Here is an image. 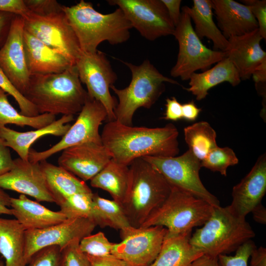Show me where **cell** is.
Returning a JSON list of instances; mask_svg holds the SVG:
<instances>
[{
	"instance_id": "obj_1",
	"label": "cell",
	"mask_w": 266,
	"mask_h": 266,
	"mask_svg": "<svg viewBox=\"0 0 266 266\" xmlns=\"http://www.w3.org/2000/svg\"><path fill=\"white\" fill-rule=\"evenodd\" d=\"M178 134L172 123L148 128L125 125L114 120L105 124L100 135L111 159L129 166L134 160L146 156H176L179 152Z\"/></svg>"
},
{
	"instance_id": "obj_2",
	"label": "cell",
	"mask_w": 266,
	"mask_h": 266,
	"mask_svg": "<svg viewBox=\"0 0 266 266\" xmlns=\"http://www.w3.org/2000/svg\"><path fill=\"white\" fill-rule=\"evenodd\" d=\"M24 96L39 114L55 116L79 114L88 97L75 65L60 73L31 75Z\"/></svg>"
},
{
	"instance_id": "obj_3",
	"label": "cell",
	"mask_w": 266,
	"mask_h": 266,
	"mask_svg": "<svg viewBox=\"0 0 266 266\" xmlns=\"http://www.w3.org/2000/svg\"><path fill=\"white\" fill-rule=\"evenodd\" d=\"M62 10L83 52L96 53L103 41L115 45L130 37L132 26L118 7L111 13L103 14L97 11L91 2L81 0L71 6L63 5Z\"/></svg>"
},
{
	"instance_id": "obj_4",
	"label": "cell",
	"mask_w": 266,
	"mask_h": 266,
	"mask_svg": "<svg viewBox=\"0 0 266 266\" xmlns=\"http://www.w3.org/2000/svg\"><path fill=\"white\" fill-rule=\"evenodd\" d=\"M129 168V187L122 205L131 226L139 228L166 200L171 186L142 158L134 160Z\"/></svg>"
},
{
	"instance_id": "obj_5",
	"label": "cell",
	"mask_w": 266,
	"mask_h": 266,
	"mask_svg": "<svg viewBox=\"0 0 266 266\" xmlns=\"http://www.w3.org/2000/svg\"><path fill=\"white\" fill-rule=\"evenodd\" d=\"M255 233L245 217L236 215L229 205L214 208L207 221L191 235L190 242L203 255L217 258L235 251Z\"/></svg>"
},
{
	"instance_id": "obj_6",
	"label": "cell",
	"mask_w": 266,
	"mask_h": 266,
	"mask_svg": "<svg viewBox=\"0 0 266 266\" xmlns=\"http://www.w3.org/2000/svg\"><path fill=\"white\" fill-rule=\"evenodd\" d=\"M122 62L131 70V82L123 89L117 88L114 85L110 89L118 99L114 111L116 120L125 125L133 126L136 110L140 107L150 108L165 91V83L180 84L163 75L148 60L139 65Z\"/></svg>"
},
{
	"instance_id": "obj_7",
	"label": "cell",
	"mask_w": 266,
	"mask_h": 266,
	"mask_svg": "<svg viewBox=\"0 0 266 266\" xmlns=\"http://www.w3.org/2000/svg\"><path fill=\"white\" fill-rule=\"evenodd\" d=\"M214 207L205 200L171 186L166 200L140 227L160 226L176 234L191 232L207 221Z\"/></svg>"
},
{
	"instance_id": "obj_8",
	"label": "cell",
	"mask_w": 266,
	"mask_h": 266,
	"mask_svg": "<svg viewBox=\"0 0 266 266\" xmlns=\"http://www.w3.org/2000/svg\"><path fill=\"white\" fill-rule=\"evenodd\" d=\"M177 40L179 51L170 75L188 80L199 70H206L226 57L225 52L207 48L196 34L191 19L183 9L173 34Z\"/></svg>"
},
{
	"instance_id": "obj_9",
	"label": "cell",
	"mask_w": 266,
	"mask_h": 266,
	"mask_svg": "<svg viewBox=\"0 0 266 266\" xmlns=\"http://www.w3.org/2000/svg\"><path fill=\"white\" fill-rule=\"evenodd\" d=\"M142 158L156 168L171 186L202 199L214 207L220 206L218 199L202 183L199 175L201 162L189 149L178 156Z\"/></svg>"
},
{
	"instance_id": "obj_10",
	"label": "cell",
	"mask_w": 266,
	"mask_h": 266,
	"mask_svg": "<svg viewBox=\"0 0 266 266\" xmlns=\"http://www.w3.org/2000/svg\"><path fill=\"white\" fill-rule=\"evenodd\" d=\"M106 120H107V114L103 105L88 96L77 119L61 140L44 151L37 152L31 148L29 161L40 162L66 148L83 143L92 142L102 144L99 128Z\"/></svg>"
},
{
	"instance_id": "obj_11",
	"label": "cell",
	"mask_w": 266,
	"mask_h": 266,
	"mask_svg": "<svg viewBox=\"0 0 266 266\" xmlns=\"http://www.w3.org/2000/svg\"><path fill=\"white\" fill-rule=\"evenodd\" d=\"M75 65L81 83L86 86L89 97L103 105L108 121L116 120L114 111L117 102L109 89L118 77L105 54L99 50L94 53L82 52Z\"/></svg>"
},
{
	"instance_id": "obj_12",
	"label": "cell",
	"mask_w": 266,
	"mask_h": 266,
	"mask_svg": "<svg viewBox=\"0 0 266 266\" xmlns=\"http://www.w3.org/2000/svg\"><path fill=\"white\" fill-rule=\"evenodd\" d=\"M23 19L25 30L75 65L82 51L63 11L46 16L31 13Z\"/></svg>"
},
{
	"instance_id": "obj_13",
	"label": "cell",
	"mask_w": 266,
	"mask_h": 266,
	"mask_svg": "<svg viewBox=\"0 0 266 266\" xmlns=\"http://www.w3.org/2000/svg\"><path fill=\"white\" fill-rule=\"evenodd\" d=\"M120 232L122 241L114 243L111 255L130 266H149L160 251L167 229L160 226H130Z\"/></svg>"
},
{
	"instance_id": "obj_14",
	"label": "cell",
	"mask_w": 266,
	"mask_h": 266,
	"mask_svg": "<svg viewBox=\"0 0 266 266\" xmlns=\"http://www.w3.org/2000/svg\"><path fill=\"white\" fill-rule=\"evenodd\" d=\"M110 5H117L145 39L154 41L173 35L175 26L161 0H108Z\"/></svg>"
},
{
	"instance_id": "obj_15",
	"label": "cell",
	"mask_w": 266,
	"mask_h": 266,
	"mask_svg": "<svg viewBox=\"0 0 266 266\" xmlns=\"http://www.w3.org/2000/svg\"><path fill=\"white\" fill-rule=\"evenodd\" d=\"M96 226L90 219L76 218L66 219L44 229L26 231L25 258L27 264L40 250L51 246H58L62 250L73 240H81L91 234Z\"/></svg>"
},
{
	"instance_id": "obj_16",
	"label": "cell",
	"mask_w": 266,
	"mask_h": 266,
	"mask_svg": "<svg viewBox=\"0 0 266 266\" xmlns=\"http://www.w3.org/2000/svg\"><path fill=\"white\" fill-rule=\"evenodd\" d=\"M24 19L13 18L6 39L0 47V66L14 87L23 95L29 86L30 74L23 44Z\"/></svg>"
},
{
	"instance_id": "obj_17",
	"label": "cell",
	"mask_w": 266,
	"mask_h": 266,
	"mask_svg": "<svg viewBox=\"0 0 266 266\" xmlns=\"http://www.w3.org/2000/svg\"><path fill=\"white\" fill-rule=\"evenodd\" d=\"M0 188L31 196L38 201L55 203L39 162L14 159L11 169L0 176Z\"/></svg>"
},
{
	"instance_id": "obj_18",
	"label": "cell",
	"mask_w": 266,
	"mask_h": 266,
	"mask_svg": "<svg viewBox=\"0 0 266 266\" xmlns=\"http://www.w3.org/2000/svg\"><path fill=\"white\" fill-rule=\"evenodd\" d=\"M62 151L58 160L59 166L84 182L91 180L111 159L102 144L85 143Z\"/></svg>"
},
{
	"instance_id": "obj_19",
	"label": "cell",
	"mask_w": 266,
	"mask_h": 266,
	"mask_svg": "<svg viewBox=\"0 0 266 266\" xmlns=\"http://www.w3.org/2000/svg\"><path fill=\"white\" fill-rule=\"evenodd\" d=\"M266 192V155L259 157L249 172L235 185L229 206L236 215H246L259 203Z\"/></svg>"
},
{
	"instance_id": "obj_20",
	"label": "cell",
	"mask_w": 266,
	"mask_h": 266,
	"mask_svg": "<svg viewBox=\"0 0 266 266\" xmlns=\"http://www.w3.org/2000/svg\"><path fill=\"white\" fill-rule=\"evenodd\" d=\"M263 39L257 29L228 39L229 45L225 52L226 57L236 68L241 80L250 79L254 70L266 60V52L260 44Z\"/></svg>"
},
{
	"instance_id": "obj_21",
	"label": "cell",
	"mask_w": 266,
	"mask_h": 266,
	"mask_svg": "<svg viewBox=\"0 0 266 266\" xmlns=\"http://www.w3.org/2000/svg\"><path fill=\"white\" fill-rule=\"evenodd\" d=\"M211 3L220 30L227 39L258 29L248 6L233 0H211Z\"/></svg>"
},
{
	"instance_id": "obj_22",
	"label": "cell",
	"mask_w": 266,
	"mask_h": 266,
	"mask_svg": "<svg viewBox=\"0 0 266 266\" xmlns=\"http://www.w3.org/2000/svg\"><path fill=\"white\" fill-rule=\"evenodd\" d=\"M23 44L30 75L60 73L73 66L63 55L48 47L25 29Z\"/></svg>"
},
{
	"instance_id": "obj_23",
	"label": "cell",
	"mask_w": 266,
	"mask_h": 266,
	"mask_svg": "<svg viewBox=\"0 0 266 266\" xmlns=\"http://www.w3.org/2000/svg\"><path fill=\"white\" fill-rule=\"evenodd\" d=\"M74 120L73 115H63L50 124L38 129L25 132L12 130L6 126H0V137L5 145L14 150L19 158L29 161V154L32 145L39 138L47 135L63 136L67 132Z\"/></svg>"
},
{
	"instance_id": "obj_24",
	"label": "cell",
	"mask_w": 266,
	"mask_h": 266,
	"mask_svg": "<svg viewBox=\"0 0 266 266\" xmlns=\"http://www.w3.org/2000/svg\"><path fill=\"white\" fill-rule=\"evenodd\" d=\"M10 208L26 231L44 229L66 219L61 211H52L23 194L18 198L11 197Z\"/></svg>"
},
{
	"instance_id": "obj_25",
	"label": "cell",
	"mask_w": 266,
	"mask_h": 266,
	"mask_svg": "<svg viewBox=\"0 0 266 266\" xmlns=\"http://www.w3.org/2000/svg\"><path fill=\"white\" fill-rule=\"evenodd\" d=\"M191 233L176 234L167 230L158 256L149 266H191L203 255L191 244Z\"/></svg>"
},
{
	"instance_id": "obj_26",
	"label": "cell",
	"mask_w": 266,
	"mask_h": 266,
	"mask_svg": "<svg viewBox=\"0 0 266 266\" xmlns=\"http://www.w3.org/2000/svg\"><path fill=\"white\" fill-rule=\"evenodd\" d=\"M189 80L190 87L185 89L194 95L198 100L205 99L208 91L219 84L227 82L236 86L241 82L237 70L227 57L210 69L201 73H193Z\"/></svg>"
},
{
	"instance_id": "obj_27",
	"label": "cell",
	"mask_w": 266,
	"mask_h": 266,
	"mask_svg": "<svg viewBox=\"0 0 266 266\" xmlns=\"http://www.w3.org/2000/svg\"><path fill=\"white\" fill-rule=\"evenodd\" d=\"M39 163L48 189L58 205L73 194L92 192L84 181L64 168L46 160Z\"/></svg>"
},
{
	"instance_id": "obj_28",
	"label": "cell",
	"mask_w": 266,
	"mask_h": 266,
	"mask_svg": "<svg viewBox=\"0 0 266 266\" xmlns=\"http://www.w3.org/2000/svg\"><path fill=\"white\" fill-rule=\"evenodd\" d=\"M193 2L192 7L184 6L182 9L193 20L196 34L200 39L206 37L211 40L215 50L225 52L228 40L213 21L211 0H193Z\"/></svg>"
},
{
	"instance_id": "obj_29",
	"label": "cell",
	"mask_w": 266,
	"mask_h": 266,
	"mask_svg": "<svg viewBox=\"0 0 266 266\" xmlns=\"http://www.w3.org/2000/svg\"><path fill=\"white\" fill-rule=\"evenodd\" d=\"M25 232L16 219L0 218V254L4 266H27Z\"/></svg>"
},
{
	"instance_id": "obj_30",
	"label": "cell",
	"mask_w": 266,
	"mask_h": 266,
	"mask_svg": "<svg viewBox=\"0 0 266 266\" xmlns=\"http://www.w3.org/2000/svg\"><path fill=\"white\" fill-rule=\"evenodd\" d=\"M129 180V166L111 159L90 180V184L93 187L107 192L113 200L122 205L128 191Z\"/></svg>"
},
{
	"instance_id": "obj_31",
	"label": "cell",
	"mask_w": 266,
	"mask_h": 266,
	"mask_svg": "<svg viewBox=\"0 0 266 266\" xmlns=\"http://www.w3.org/2000/svg\"><path fill=\"white\" fill-rule=\"evenodd\" d=\"M93 221L101 228L109 227L121 230L131 226L122 205L115 201L93 194Z\"/></svg>"
},
{
	"instance_id": "obj_32",
	"label": "cell",
	"mask_w": 266,
	"mask_h": 266,
	"mask_svg": "<svg viewBox=\"0 0 266 266\" xmlns=\"http://www.w3.org/2000/svg\"><path fill=\"white\" fill-rule=\"evenodd\" d=\"M184 134L189 149L200 162L218 146L216 133L207 122H198L185 127Z\"/></svg>"
},
{
	"instance_id": "obj_33",
	"label": "cell",
	"mask_w": 266,
	"mask_h": 266,
	"mask_svg": "<svg viewBox=\"0 0 266 266\" xmlns=\"http://www.w3.org/2000/svg\"><path fill=\"white\" fill-rule=\"evenodd\" d=\"M8 94L0 88V126L14 124L20 127L28 126L34 129L44 127L56 120L55 115L41 114L28 117L19 112L9 102Z\"/></svg>"
},
{
	"instance_id": "obj_34",
	"label": "cell",
	"mask_w": 266,
	"mask_h": 266,
	"mask_svg": "<svg viewBox=\"0 0 266 266\" xmlns=\"http://www.w3.org/2000/svg\"><path fill=\"white\" fill-rule=\"evenodd\" d=\"M93 192L80 193L67 197L59 205L60 211L66 216V219L83 218L93 221Z\"/></svg>"
},
{
	"instance_id": "obj_35",
	"label": "cell",
	"mask_w": 266,
	"mask_h": 266,
	"mask_svg": "<svg viewBox=\"0 0 266 266\" xmlns=\"http://www.w3.org/2000/svg\"><path fill=\"white\" fill-rule=\"evenodd\" d=\"M238 163V159L232 149L217 146L201 161V166L226 176L228 167Z\"/></svg>"
},
{
	"instance_id": "obj_36",
	"label": "cell",
	"mask_w": 266,
	"mask_h": 266,
	"mask_svg": "<svg viewBox=\"0 0 266 266\" xmlns=\"http://www.w3.org/2000/svg\"><path fill=\"white\" fill-rule=\"evenodd\" d=\"M114 244L108 240L102 232H99L82 238L79 246L80 250L87 256L104 257L111 255Z\"/></svg>"
},
{
	"instance_id": "obj_37",
	"label": "cell",
	"mask_w": 266,
	"mask_h": 266,
	"mask_svg": "<svg viewBox=\"0 0 266 266\" xmlns=\"http://www.w3.org/2000/svg\"><path fill=\"white\" fill-rule=\"evenodd\" d=\"M0 88L15 99L20 108V112L22 115L28 117H34L39 114L34 105L14 87L0 66Z\"/></svg>"
},
{
	"instance_id": "obj_38",
	"label": "cell",
	"mask_w": 266,
	"mask_h": 266,
	"mask_svg": "<svg viewBox=\"0 0 266 266\" xmlns=\"http://www.w3.org/2000/svg\"><path fill=\"white\" fill-rule=\"evenodd\" d=\"M79 239H75L61 250L60 266H92L86 254L80 249Z\"/></svg>"
},
{
	"instance_id": "obj_39",
	"label": "cell",
	"mask_w": 266,
	"mask_h": 266,
	"mask_svg": "<svg viewBox=\"0 0 266 266\" xmlns=\"http://www.w3.org/2000/svg\"><path fill=\"white\" fill-rule=\"evenodd\" d=\"M257 247L250 239L240 245L234 256L220 255L218 256V266H248V260L253 251Z\"/></svg>"
},
{
	"instance_id": "obj_40",
	"label": "cell",
	"mask_w": 266,
	"mask_h": 266,
	"mask_svg": "<svg viewBox=\"0 0 266 266\" xmlns=\"http://www.w3.org/2000/svg\"><path fill=\"white\" fill-rule=\"evenodd\" d=\"M61 255L58 246L46 247L35 253L27 266H60Z\"/></svg>"
},
{
	"instance_id": "obj_41",
	"label": "cell",
	"mask_w": 266,
	"mask_h": 266,
	"mask_svg": "<svg viewBox=\"0 0 266 266\" xmlns=\"http://www.w3.org/2000/svg\"><path fill=\"white\" fill-rule=\"evenodd\" d=\"M30 11L35 15L46 16L63 11L62 6L56 0H24Z\"/></svg>"
},
{
	"instance_id": "obj_42",
	"label": "cell",
	"mask_w": 266,
	"mask_h": 266,
	"mask_svg": "<svg viewBox=\"0 0 266 266\" xmlns=\"http://www.w3.org/2000/svg\"><path fill=\"white\" fill-rule=\"evenodd\" d=\"M243 4L248 6L258 24V30L263 39H266V0H243Z\"/></svg>"
},
{
	"instance_id": "obj_43",
	"label": "cell",
	"mask_w": 266,
	"mask_h": 266,
	"mask_svg": "<svg viewBox=\"0 0 266 266\" xmlns=\"http://www.w3.org/2000/svg\"><path fill=\"white\" fill-rule=\"evenodd\" d=\"M0 12L20 16L23 18L31 13L24 0H0Z\"/></svg>"
},
{
	"instance_id": "obj_44",
	"label": "cell",
	"mask_w": 266,
	"mask_h": 266,
	"mask_svg": "<svg viewBox=\"0 0 266 266\" xmlns=\"http://www.w3.org/2000/svg\"><path fill=\"white\" fill-rule=\"evenodd\" d=\"M255 82L256 89L263 99L266 98V60L253 71L252 76Z\"/></svg>"
},
{
	"instance_id": "obj_45",
	"label": "cell",
	"mask_w": 266,
	"mask_h": 266,
	"mask_svg": "<svg viewBox=\"0 0 266 266\" xmlns=\"http://www.w3.org/2000/svg\"><path fill=\"white\" fill-rule=\"evenodd\" d=\"M166 107L165 119L176 121L182 118V104L174 97L166 99Z\"/></svg>"
},
{
	"instance_id": "obj_46",
	"label": "cell",
	"mask_w": 266,
	"mask_h": 266,
	"mask_svg": "<svg viewBox=\"0 0 266 266\" xmlns=\"http://www.w3.org/2000/svg\"><path fill=\"white\" fill-rule=\"evenodd\" d=\"M13 163L9 148L5 145L4 140L0 137V176L10 170Z\"/></svg>"
},
{
	"instance_id": "obj_47",
	"label": "cell",
	"mask_w": 266,
	"mask_h": 266,
	"mask_svg": "<svg viewBox=\"0 0 266 266\" xmlns=\"http://www.w3.org/2000/svg\"><path fill=\"white\" fill-rule=\"evenodd\" d=\"M87 256L92 266H130L125 261L112 255L104 257Z\"/></svg>"
},
{
	"instance_id": "obj_48",
	"label": "cell",
	"mask_w": 266,
	"mask_h": 266,
	"mask_svg": "<svg viewBox=\"0 0 266 266\" xmlns=\"http://www.w3.org/2000/svg\"><path fill=\"white\" fill-rule=\"evenodd\" d=\"M165 6L169 17L175 27L178 23L180 16L181 0H161Z\"/></svg>"
},
{
	"instance_id": "obj_49",
	"label": "cell",
	"mask_w": 266,
	"mask_h": 266,
	"mask_svg": "<svg viewBox=\"0 0 266 266\" xmlns=\"http://www.w3.org/2000/svg\"><path fill=\"white\" fill-rule=\"evenodd\" d=\"M15 15L0 12V47L7 37L11 21Z\"/></svg>"
},
{
	"instance_id": "obj_50",
	"label": "cell",
	"mask_w": 266,
	"mask_h": 266,
	"mask_svg": "<svg viewBox=\"0 0 266 266\" xmlns=\"http://www.w3.org/2000/svg\"><path fill=\"white\" fill-rule=\"evenodd\" d=\"M182 118L188 121H195L201 111L193 100L182 104Z\"/></svg>"
},
{
	"instance_id": "obj_51",
	"label": "cell",
	"mask_w": 266,
	"mask_h": 266,
	"mask_svg": "<svg viewBox=\"0 0 266 266\" xmlns=\"http://www.w3.org/2000/svg\"><path fill=\"white\" fill-rule=\"evenodd\" d=\"M250 266H266V248L261 246L256 248L250 257Z\"/></svg>"
},
{
	"instance_id": "obj_52",
	"label": "cell",
	"mask_w": 266,
	"mask_h": 266,
	"mask_svg": "<svg viewBox=\"0 0 266 266\" xmlns=\"http://www.w3.org/2000/svg\"><path fill=\"white\" fill-rule=\"evenodd\" d=\"M11 197L0 188V214L12 215L10 207Z\"/></svg>"
},
{
	"instance_id": "obj_53",
	"label": "cell",
	"mask_w": 266,
	"mask_h": 266,
	"mask_svg": "<svg viewBox=\"0 0 266 266\" xmlns=\"http://www.w3.org/2000/svg\"><path fill=\"white\" fill-rule=\"evenodd\" d=\"M254 220L257 223L265 225L266 223V209L261 203L258 204L251 212Z\"/></svg>"
},
{
	"instance_id": "obj_54",
	"label": "cell",
	"mask_w": 266,
	"mask_h": 266,
	"mask_svg": "<svg viewBox=\"0 0 266 266\" xmlns=\"http://www.w3.org/2000/svg\"><path fill=\"white\" fill-rule=\"evenodd\" d=\"M191 266H218L217 258L202 255L196 260Z\"/></svg>"
},
{
	"instance_id": "obj_55",
	"label": "cell",
	"mask_w": 266,
	"mask_h": 266,
	"mask_svg": "<svg viewBox=\"0 0 266 266\" xmlns=\"http://www.w3.org/2000/svg\"><path fill=\"white\" fill-rule=\"evenodd\" d=\"M0 266H4L3 261L1 260H0Z\"/></svg>"
}]
</instances>
